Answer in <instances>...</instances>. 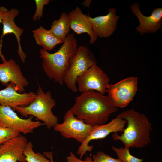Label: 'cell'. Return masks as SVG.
<instances>
[{
  "label": "cell",
  "instance_id": "cell-1",
  "mask_svg": "<svg viewBox=\"0 0 162 162\" xmlns=\"http://www.w3.org/2000/svg\"><path fill=\"white\" fill-rule=\"evenodd\" d=\"M75 100L70 109L76 117L88 124H105L110 115L118 110L111 105L107 96L94 90L82 93Z\"/></svg>",
  "mask_w": 162,
  "mask_h": 162
},
{
  "label": "cell",
  "instance_id": "cell-2",
  "mask_svg": "<svg viewBox=\"0 0 162 162\" xmlns=\"http://www.w3.org/2000/svg\"><path fill=\"white\" fill-rule=\"evenodd\" d=\"M117 116L126 121L127 127L121 135L113 133V140H120L128 148H143L151 143L152 124L144 114L131 109L122 112Z\"/></svg>",
  "mask_w": 162,
  "mask_h": 162
},
{
  "label": "cell",
  "instance_id": "cell-3",
  "mask_svg": "<svg viewBox=\"0 0 162 162\" xmlns=\"http://www.w3.org/2000/svg\"><path fill=\"white\" fill-rule=\"evenodd\" d=\"M59 50L50 53L40 48L41 65L48 78L62 86L63 77L69 62L78 48L77 40L74 33H69Z\"/></svg>",
  "mask_w": 162,
  "mask_h": 162
},
{
  "label": "cell",
  "instance_id": "cell-4",
  "mask_svg": "<svg viewBox=\"0 0 162 162\" xmlns=\"http://www.w3.org/2000/svg\"><path fill=\"white\" fill-rule=\"evenodd\" d=\"M38 85L36 97L30 104L26 106H17L15 110L22 117H27L29 115L35 117L36 120L43 122L50 129L54 128L59 120L52 111L56 103L50 91L44 92L40 86Z\"/></svg>",
  "mask_w": 162,
  "mask_h": 162
},
{
  "label": "cell",
  "instance_id": "cell-5",
  "mask_svg": "<svg viewBox=\"0 0 162 162\" xmlns=\"http://www.w3.org/2000/svg\"><path fill=\"white\" fill-rule=\"evenodd\" d=\"M97 63L96 59L90 49L85 46H79L64 72V83L69 89L76 92L78 91L76 84L78 77Z\"/></svg>",
  "mask_w": 162,
  "mask_h": 162
},
{
  "label": "cell",
  "instance_id": "cell-6",
  "mask_svg": "<svg viewBox=\"0 0 162 162\" xmlns=\"http://www.w3.org/2000/svg\"><path fill=\"white\" fill-rule=\"evenodd\" d=\"M138 88V78L130 77L113 84H109L106 91L112 106L124 108L133 100Z\"/></svg>",
  "mask_w": 162,
  "mask_h": 162
},
{
  "label": "cell",
  "instance_id": "cell-7",
  "mask_svg": "<svg viewBox=\"0 0 162 162\" xmlns=\"http://www.w3.org/2000/svg\"><path fill=\"white\" fill-rule=\"evenodd\" d=\"M63 119L62 123H58L54 127V130L60 132L64 138H74L81 143L89 135L94 125L77 118L70 109L66 112Z\"/></svg>",
  "mask_w": 162,
  "mask_h": 162
},
{
  "label": "cell",
  "instance_id": "cell-8",
  "mask_svg": "<svg viewBox=\"0 0 162 162\" xmlns=\"http://www.w3.org/2000/svg\"><path fill=\"white\" fill-rule=\"evenodd\" d=\"M32 116L27 118L20 117L10 107L0 104V126L15 130L20 133H32L34 129L45 124L32 120Z\"/></svg>",
  "mask_w": 162,
  "mask_h": 162
},
{
  "label": "cell",
  "instance_id": "cell-9",
  "mask_svg": "<svg viewBox=\"0 0 162 162\" xmlns=\"http://www.w3.org/2000/svg\"><path fill=\"white\" fill-rule=\"evenodd\" d=\"M107 75L98 66L94 65L86 70L77 78L78 91L81 93L97 91L104 94L109 84Z\"/></svg>",
  "mask_w": 162,
  "mask_h": 162
},
{
  "label": "cell",
  "instance_id": "cell-10",
  "mask_svg": "<svg viewBox=\"0 0 162 162\" xmlns=\"http://www.w3.org/2000/svg\"><path fill=\"white\" fill-rule=\"evenodd\" d=\"M126 123L125 120L117 116L107 124L94 125L90 134L78 149L77 154L80 155V159H81L87 151L90 152L93 149V146L88 145L91 140L104 138L112 132H123Z\"/></svg>",
  "mask_w": 162,
  "mask_h": 162
},
{
  "label": "cell",
  "instance_id": "cell-11",
  "mask_svg": "<svg viewBox=\"0 0 162 162\" xmlns=\"http://www.w3.org/2000/svg\"><path fill=\"white\" fill-rule=\"evenodd\" d=\"M2 60L3 63L0 64V82L4 86L10 82L13 83L18 92H25V88L28 86V82L23 75L19 65L14 59L7 61L4 58Z\"/></svg>",
  "mask_w": 162,
  "mask_h": 162
},
{
  "label": "cell",
  "instance_id": "cell-12",
  "mask_svg": "<svg viewBox=\"0 0 162 162\" xmlns=\"http://www.w3.org/2000/svg\"><path fill=\"white\" fill-rule=\"evenodd\" d=\"M28 142L20 134L0 145V162H27L24 152Z\"/></svg>",
  "mask_w": 162,
  "mask_h": 162
},
{
  "label": "cell",
  "instance_id": "cell-13",
  "mask_svg": "<svg viewBox=\"0 0 162 162\" xmlns=\"http://www.w3.org/2000/svg\"><path fill=\"white\" fill-rule=\"evenodd\" d=\"M130 8L132 13L139 20L140 24L136 27V29L140 32V34L154 33L161 28L162 8L154 9L149 16H145L142 13L138 3L132 4Z\"/></svg>",
  "mask_w": 162,
  "mask_h": 162
},
{
  "label": "cell",
  "instance_id": "cell-14",
  "mask_svg": "<svg viewBox=\"0 0 162 162\" xmlns=\"http://www.w3.org/2000/svg\"><path fill=\"white\" fill-rule=\"evenodd\" d=\"M116 10L110 8L106 15L92 18L89 16V19L95 34L100 38H108L116 30L119 16L116 14Z\"/></svg>",
  "mask_w": 162,
  "mask_h": 162
},
{
  "label": "cell",
  "instance_id": "cell-15",
  "mask_svg": "<svg viewBox=\"0 0 162 162\" xmlns=\"http://www.w3.org/2000/svg\"><path fill=\"white\" fill-rule=\"evenodd\" d=\"M36 96V93L31 92L19 93L15 85L10 82L5 88L0 90V104L9 106L14 110L17 106L28 105Z\"/></svg>",
  "mask_w": 162,
  "mask_h": 162
},
{
  "label": "cell",
  "instance_id": "cell-16",
  "mask_svg": "<svg viewBox=\"0 0 162 162\" xmlns=\"http://www.w3.org/2000/svg\"><path fill=\"white\" fill-rule=\"evenodd\" d=\"M19 14V11L16 8H11L8 10L4 14L2 23L3 29L0 40V55L2 54L1 50L2 47L3 37L9 34H13L15 36L18 44V54L22 62L25 61L26 55L22 50L21 44V37L23 33L24 29L18 26L14 22L15 18Z\"/></svg>",
  "mask_w": 162,
  "mask_h": 162
},
{
  "label": "cell",
  "instance_id": "cell-17",
  "mask_svg": "<svg viewBox=\"0 0 162 162\" xmlns=\"http://www.w3.org/2000/svg\"><path fill=\"white\" fill-rule=\"evenodd\" d=\"M68 16L70 29L78 34L83 33L88 34L90 36V44H93L96 42L98 37L93 31L89 19V15L84 14L81 9L77 7L69 12Z\"/></svg>",
  "mask_w": 162,
  "mask_h": 162
},
{
  "label": "cell",
  "instance_id": "cell-18",
  "mask_svg": "<svg viewBox=\"0 0 162 162\" xmlns=\"http://www.w3.org/2000/svg\"><path fill=\"white\" fill-rule=\"evenodd\" d=\"M32 32L36 43L47 51L51 50L57 45L63 42L53 35L50 30L42 26L32 30Z\"/></svg>",
  "mask_w": 162,
  "mask_h": 162
},
{
  "label": "cell",
  "instance_id": "cell-19",
  "mask_svg": "<svg viewBox=\"0 0 162 162\" xmlns=\"http://www.w3.org/2000/svg\"><path fill=\"white\" fill-rule=\"evenodd\" d=\"M70 24L67 14L65 12L61 14L58 20H54L50 30L55 37L64 42L69 33Z\"/></svg>",
  "mask_w": 162,
  "mask_h": 162
},
{
  "label": "cell",
  "instance_id": "cell-20",
  "mask_svg": "<svg viewBox=\"0 0 162 162\" xmlns=\"http://www.w3.org/2000/svg\"><path fill=\"white\" fill-rule=\"evenodd\" d=\"M27 162H50V160L39 152L35 153L33 150V145L28 142L24 151Z\"/></svg>",
  "mask_w": 162,
  "mask_h": 162
},
{
  "label": "cell",
  "instance_id": "cell-21",
  "mask_svg": "<svg viewBox=\"0 0 162 162\" xmlns=\"http://www.w3.org/2000/svg\"><path fill=\"white\" fill-rule=\"evenodd\" d=\"M112 149L116 152L118 157L123 162H143V159L137 158L132 155L129 152V148L123 147L119 148L114 146Z\"/></svg>",
  "mask_w": 162,
  "mask_h": 162
},
{
  "label": "cell",
  "instance_id": "cell-22",
  "mask_svg": "<svg viewBox=\"0 0 162 162\" xmlns=\"http://www.w3.org/2000/svg\"><path fill=\"white\" fill-rule=\"evenodd\" d=\"M20 134L15 130L0 126V145Z\"/></svg>",
  "mask_w": 162,
  "mask_h": 162
},
{
  "label": "cell",
  "instance_id": "cell-23",
  "mask_svg": "<svg viewBox=\"0 0 162 162\" xmlns=\"http://www.w3.org/2000/svg\"><path fill=\"white\" fill-rule=\"evenodd\" d=\"M92 157L94 162H123L120 159L114 158L101 151H98Z\"/></svg>",
  "mask_w": 162,
  "mask_h": 162
},
{
  "label": "cell",
  "instance_id": "cell-24",
  "mask_svg": "<svg viewBox=\"0 0 162 162\" xmlns=\"http://www.w3.org/2000/svg\"><path fill=\"white\" fill-rule=\"evenodd\" d=\"M50 0H35L36 5V10L35 13L33 16L34 21H39L42 17L43 14L44 7L48 4Z\"/></svg>",
  "mask_w": 162,
  "mask_h": 162
},
{
  "label": "cell",
  "instance_id": "cell-25",
  "mask_svg": "<svg viewBox=\"0 0 162 162\" xmlns=\"http://www.w3.org/2000/svg\"><path fill=\"white\" fill-rule=\"evenodd\" d=\"M67 162H94L92 159L90 157L87 156L85 160L79 159L72 152L70 153V155L66 157Z\"/></svg>",
  "mask_w": 162,
  "mask_h": 162
},
{
  "label": "cell",
  "instance_id": "cell-26",
  "mask_svg": "<svg viewBox=\"0 0 162 162\" xmlns=\"http://www.w3.org/2000/svg\"><path fill=\"white\" fill-rule=\"evenodd\" d=\"M8 10L4 6L0 7V23H2L4 14Z\"/></svg>",
  "mask_w": 162,
  "mask_h": 162
},
{
  "label": "cell",
  "instance_id": "cell-27",
  "mask_svg": "<svg viewBox=\"0 0 162 162\" xmlns=\"http://www.w3.org/2000/svg\"><path fill=\"white\" fill-rule=\"evenodd\" d=\"M44 154L47 158L50 160V162H54L53 160L52 152H44Z\"/></svg>",
  "mask_w": 162,
  "mask_h": 162
},
{
  "label": "cell",
  "instance_id": "cell-28",
  "mask_svg": "<svg viewBox=\"0 0 162 162\" xmlns=\"http://www.w3.org/2000/svg\"><path fill=\"white\" fill-rule=\"evenodd\" d=\"M91 1V0H85L81 4L83 5L85 8H89Z\"/></svg>",
  "mask_w": 162,
  "mask_h": 162
}]
</instances>
